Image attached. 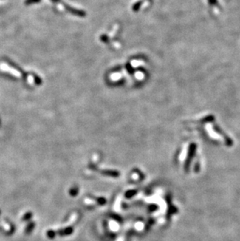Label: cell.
I'll list each match as a JSON object with an SVG mask.
<instances>
[{
  "instance_id": "2",
  "label": "cell",
  "mask_w": 240,
  "mask_h": 241,
  "mask_svg": "<svg viewBox=\"0 0 240 241\" xmlns=\"http://www.w3.org/2000/svg\"><path fill=\"white\" fill-rule=\"evenodd\" d=\"M40 0H26L25 1V4H31V3H34V2H39Z\"/></svg>"
},
{
  "instance_id": "3",
  "label": "cell",
  "mask_w": 240,
  "mask_h": 241,
  "mask_svg": "<svg viewBox=\"0 0 240 241\" xmlns=\"http://www.w3.org/2000/svg\"><path fill=\"white\" fill-rule=\"evenodd\" d=\"M27 81H28L29 84H34V77H33L32 76L29 75L28 77H27Z\"/></svg>"
},
{
  "instance_id": "1",
  "label": "cell",
  "mask_w": 240,
  "mask_h": 241,
  "mask_svg": "<svg viewBox=\"0 0 240 241\" xmlns=\"http://www.w3.org/2000/svg\"><path fill=\"white\" fill-rule=\"evenodd\" d=\"M0 69L4 71V72H6V73H10L11 75L14 76L15 77H17V78L21 77V73L17 69H14L13 67H10V65L6 64V63H0Z\"/></svg>"
}]
</instances>
